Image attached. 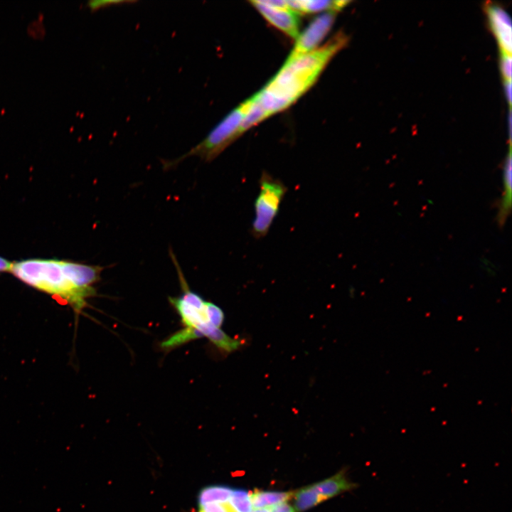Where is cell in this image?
Here are the masks:
<instances>
[{
	"instance_id": "obj_1",
	"label": "cell",
	"mask_w": 512,
	"mask_h": 512,
	"mask_svg": "<svg viewBox=\"0 0 512 512\" xmlns=\"http://www.w3.org/2000/svg\"><path fill=\"white\" fill-rule=\"evenodd\" d=\"M103 267L54 259H28L12 262L10 272L23 283L66 302L80 314L96 294L93 284Z\"/></svg>"
},
{
	"instance_id": "obj_2",
	"label": "cell",
	"mask_w": 512,
	"mask_h": 512,
	"mask_svg": "<svg viewBox=\"0 0 512 512\" xmlns=\"http://www.w3.org/2000/svg\"><path fill=\"white\" fill-rule=\"evenodd\" d=\"M346 42L347 38L343 34H338L322 47L287 59L278 73L255 94L270 116L287 108L301 97Z\"/></svg>"
},
{
	"instance_id": "obj_3",
	"label": "cell",
	"mask_w": 512,
	"mask_h": 512,
	"mask_svg": "<svg viewBox=\"0 0 512 512\" xmlns=\"http://www.w3.org/2000/svg\"><path fill=\"white\" fill-rule=\"evenodd\" d=\"M171 257L177 270L182 294L177 297H169V301L179 314L184 326L196 329L223 352L230 353L238 349L242 341L230 337L220 329L224 320L223 311L189 288L172 252Z\"/></svg>"
},
{
	"instance_id": "obj_4",
	"label": "cell",
	"mask_w": 512,
	"mask_h": 512,
	"mask_svg": "<svg viewBox=\"0 0 512 512\" xmlns=\"http://www.w3.org/2000/svg\"><path fill=\"white\" fill-rule=\"evenodd\" d=\"M250 100L241 103L229 112L206 137L188 152L172 161L163 164L170 169L190 156H198L205 161H211L240 136V127L247 110Z\"/></svg>"
},
{
	"instance_id": "obj_5",
	"label": "cell",
	"mask_w": 512,
	"mask_h": 512,
	"mask_svg": "<svg viewBox=\"0 0 512 512\" xmlns=\"http://www.w3.org/2000/svg\"><path fill=\"white\" fill-rule=\"evenodd\" d=\"M260 191L255 201V218L251 233L257 239L265 237L277 216L287 188L279 179L263 172Z\"/></svg>"
},
{
	"instance_id": "obj_6",
	"label": "cell",
	"mask_w": 512,
	"mask_h": 512,
	"mask_svg": "<svg viewBox=\"0 0 512 512\" xmlns=\"http://www.w3.org/2000/svg\"><path fill=\"white\" fill-rule=\"evenodd\" d=\"M335 17V11H328L314 18L302 34L298 36L287 59L294 58L316 49L330 31Z\"/></svg>"
},
{
	"instance_id": "obj_7",
	"label": "cell",
	"mask_w": 512,
	"mask_h": 512,
	"mask_svg": "<svg viewBox=\"0 0 512 512\" xmlns=\"http://www.w3.org/2000/svg\"><path fill=\"white\" fill-rule=\"evenodd\" d=\"M250 3L272 25L289 37L297 38L299 26V14L289 9L267 5L262 1H251Z\"/></svg>"
},
{
	"instance_id": "obj_8",
	"label": "cell",
	"mask_w": 512,
	"mask_h": 512,
	"mask_svg": "<svg viewBox=\"0 0 512 512\" xmlns=\"http://www.w3.org/2000/svg\"><path fill=\"white\" fill-rule=\"evenodd\" d=\"M490 27L501 47V51L511 54L512 46L511 21L508 13L500 6H486Z\"/></svg>"
},
{
	"instance_id": "obj_9",
	"label": "cell",
	"mask_w": 512,
	"mask_h": 512,
	"mask_svg": "<svg viewBox=\"0 0 512 512\" xmlns=\"http://www.w3.org/2000/svg\"><path fill=\"white\" fill-rule=\"evenodd\" d=\"M312 485L326 500L356 486L355 483L351 482L346 478L343 471H339L334 476Z\"/></svg>"
},
{
	"instance_id": "obj_10",
	"label": "cell",
	"mask_w": 512,
	"mask_h": 512,
	"mask_svg": "<svg viewBox=\"0 0 512 512\" xmlns=\"http://www.w3.org/2000/svg\"><path fill=\"white\" fill-rule=\"evenodd\" d=\"M294 491L255 490L250 492L253 509L271 508L293 498Z\"/></svg>"
},
{
	"instance_id": "obj_11",
	"label": "cell",
	"mask_w": 512,
	"mask_h": 512,
	"mask_svg": "<svg viewBox=\"0 0 512 512\" xmlns=\"http://www.w3.org/2000/svg\"><path fill=\"white\" fill-rule=\"evenodd\" d=\"M503 194L500 205L498 221L503 223L511 210V149L503 166Z\"/></svg>"
},
{
	"instance_id": "obj_12",
	"label": "cell",
	"mask_w": 512,
	"mask_h": 512,
	"mask_svg": "<svg viewBox=\"0 0 512 512\" xmlns=\"http://www.w3.org/2000/svg\"><path fill=\"white\" fill-rule=\"evenodd\" d=\"M293 498L296 512H304L326 500L312 484L294 491Z\"/></svg>"
},
{
	"instance_id": "obj_13",
	"label": "cell",
	"mask_w": 512,
	"mask_h": 512,
	"mask_svg": "<svg viewBox=\"0 0 512 512\" xmlns=\"http://www.w3.org/2000/svg\"><path fill=\"white\" fill-rule=\"evenodd\" d=\"M249 100L250 104L240 127V135L252 126L270 117V114L260 105L255 95Z\"/></svg>"
},
{
	"instance_id": "obj_14",
	"label": "cell",
	"mask_w": 512,
	"mask_h": 512,
	"mask_svg": "<svg viewBox=\"0 0 512 512\" xmlns=\"http://www.w3.org/2000/svg\"><path fill=\"white\" fill-rule=\"evenodd\" d=\"M232 491L233 489L223 485H213L205 487L199 493V506L211 503H225L229 500Z\"/></svg>"
},
{
	"instance_id": "obj_15",
	"label": "cell",
	"mask_w": 512,
	"mask_h": 512,
	"mask_svg": "<svg viewBox=\"0 0 512 512\" xmlns=\"http://www.w3.org/2000/svg\"><path fill=\"white\" fill-rule=\"evenodd\" d=\"M227 512H251L253 509L250 492L245 489H233L229 500L222 503Z\"/></svg>"
},
{
	"instance_id": "obj_16",
	"label": "cell",
	"mask_w": 512,
	"mask_h": 512,
	"mask_svg": "<svg viewBox=\"0 0 512 512\" xmlns=\"http://www.w3.org/2000/svg\"><path fill=\"white\" fill-rule=\"evenodd\" d=\"M300 4V13H313L326 11H337L346 6L348 1H319V0H299Z\"/></svg>"
},
{
	"instance_id": "obj_17",
	"label": "cell",
	"mask_w": 512,
	"mask_h": 512,
	"mask_svg": "<svg viewBox=\"0 0 512 512\" xmlns=\"http://www.w3.org/2000/svg\"><path fill=\"white\" fill-rule=\"evenodd\" d=\"M201 337H203L202 335L196 329L184 327L163 341L160 347L164 350L170 351Z\"/></svg>"
},
{
	"instance_id": "obj_18",
	"label": "cell",
	"mask_w": 512,
	"mask_h": 512,
	"mask_svg": "<svg viewBox=\"0 0 512 512\" xmlns=\"http://www.w3.org/2000/svg\"><path fill=\"white\" fill-rule=\"evenodd\" d=\"M501 71L504 80H511V54L501 53Z\"/></svg>"
},
{
	"instance_id": "obj_19",
	"label": "cell",
	"mask_w": 512,
	"mask_h": 512,
	"mask_svg": "<svg viewBox=\"0 0 512 512\" xmlns=\"http://www.w3.org/2000/svg\"><path fill=\"white\" fill-rule=\"evenodd\" d=\"M132 1H117V0H95V1H89L87 3V6L91 10V11H95L98 10L102 8H105L107 6L115 5V4H126V3H131Z\"/></svg>"
},
{
	"instance_id": "obj_20",
	"label": "cell",
	"mask_w": 512,
	"mask_h": 512,
	"mask_svg": "<svg viewBox=\"0 0 512 512\" xmlns=\"http://www.w3.org/2000/svg\"><path fill=\"white\" fill-rule=\"evenodd\" d=\"M198 512H227L222 503H211L199 506Z\"/></svg>"
},
{
	"instance_id": "obj_21",
	"label": "cell",
	"mask_w": 512,
	"mask_h": 512,
	"mask_svg": "<svg viewBox=\"0 0 512 512\" xmlns=\"http://www.w3.org/2000/svg\"><path fill=\"white\" fill-rule=\"evenodd\" d=\"M270 512H296V511L292 506L284 502L271 507Z\"/></svg>"
},
{
	"instance_id": "obj_22",
	"label": "cell",
	"mask_w": 512,
	"mask_h": 512,
	"mask_svg": "<svg viewBox=\"0 0 512 512\" xmlns=\"http://www.w3.org/2000/svg\"><path fill=\"white\" fill-rule=\"evenodd\" d=\"M12 262L0 256V272L11 271Z\"/></svg>"
},
{
	"instance_id": "obj_23",
	"label": "cell",
	"mask_w": 512,
	"mask_h": 512,
	"mask_svg": "<svg viewBox=\"0 0 512 512\" xmlns=\"http://www.w3.org/2000/svg\"><path fill=\"white\" fill-rule=\"evenodd\" d=\"M504 90L506 97L509 105L511 104V80L504 81Z\"/></svg>"
},
{
	"instance_id": "obj_24",
	"label": "cell",
	"mask_w": 512,
	"mask_h": 512,
	"mask_svg": "<svg viewBox=\"0 0 512 512\" xmlns=\"http://www.w3.org/2000/svg\"><path fill=\"white\" fill-rule=\"evenodd\" d=\"M251 512H270V508L252 509Z\"/></svg>"
}]
</instances>
